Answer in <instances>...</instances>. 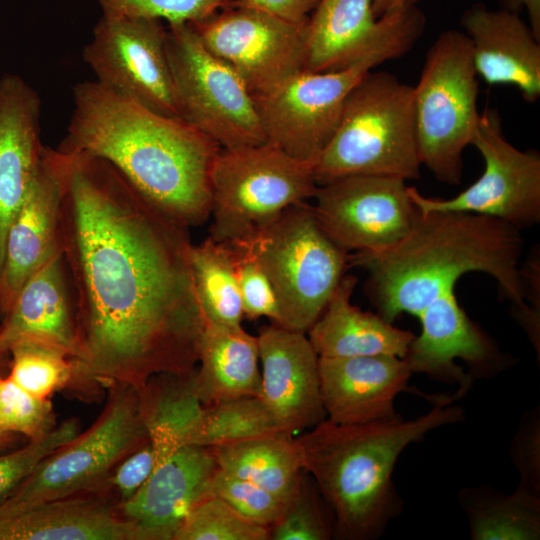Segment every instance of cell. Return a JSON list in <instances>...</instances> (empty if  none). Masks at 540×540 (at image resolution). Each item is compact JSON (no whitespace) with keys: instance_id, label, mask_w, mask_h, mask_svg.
Instances as JSON below:
<instances>
[{"instance_id":"obj_1","label":"cell","mask_w":540,"mask_h":540,"mask_svg":"<svg viewBox=\"0 0 540 540\" xmlns=\"http://www.w3.org/2000/svg\"><path fill=\"white\" fill-rule=\"evenodd\" d=\"M61 151V254L74 297L82 391L94 397L111 383L138 390L156 374H192L205 319L189 228L104 159Z\"/></svg>"},{"instance_id":"obj_2","label":"cell","mask_w":540,"mask_h":540,"mask_svg":"<svg viewBox=\"0 0 540 540\" xmlns=\"http://www.w3.org/2000/svg\"><path fill=\"white\" fill-rule=\"evenodd\" d=\"M67 133L57 147L110 163L149 203L181 225L211 213L210 174L221 147L179 117L154 112L94 81L72 89Z\"/></svg>"},{"instance_id":"obj_3","label":"cell","mask_w":540,"mask_h":540,"mask_svg":"<svg viewBox=\"0 0 540 540\" xmlns=\"http://www.w3.org/2000/svg\"><path fill=\"white\" fill-rule=\"evenodd\" d=\"M420 211V210H419ZM521 231L489 216L467 212H421L400 241L377 252L351 255L350 265L368 272L366 294L387 322L418 315L468 272L491 276L532 344L540 341V318L525 303Z\"/></svg>"},{"instance_id":"obj_4","label":"cell","mask_w":540,"mask_h":540,"mask_svg":"<svg viewBox=\"0 0 540 540\" xmlns=\"http://www.w3.org/2000/svg\"><path fill=\"white\" fill-rule=\"evenodd\" d=\"M460 396H439L426 414L363 424L323 420L298 436L309 472L334 518V535L346 540L379 537L401 510L393 470L403 450L438 427L464 418L452 404Z\"/></svg>"},{"instance_id":"obj_5","label":"cell","mask_w":540,"mask_h":540,"mask_svg":"<svg viewBox=\"0 0 540 540\" xmlns=\"http://www.w3.org/2000/svg\"><path fill=\"white\" fill-rule=\"evenodd\" d=\"M413 86L368 72L348 94L337 127L314 166L317 185L355 175L418 179Z\"/></svg>"},{"instance_id":"obj_6","label":"cell","mask_w":540,"mask_h":540,"mask_svg":"<svg viewBox=\"0 0 540 540\" xmlns=\"http://www.w3.org/2000/svg\"><path fill=\"white\" fill-rule=\"evenodd\" d=\"M210 237L250 242L289 207L313 198V167L267 142L220 149L210 174Z\"/></svg>"},{"instance_id":"obj_7","label":"cell","mask_w":540,"mask_h":540,"mask_svg":"<svg viewBox=\"0 0 540 540\" xmlns=\"http://www.w3.org/2000/svg\"><path fill=\"white\" fill-rule=\"evenodd\" d=\"M277 297L280 327L307 333L350 266L351 254L321 228L307 202L286 209L250 242Z\"/></svg>"},{"instance_id":"obj_8","label":"cell","mask_w":540,"mask_h":540,"mask_svg":"<svg viewBox=\"0 0 540 540\" xmlns=\"http://www.w3.org/2000/svg\"><path fill=\"white\" fill-rule=\"evenodd\" d=\"M477 76L469 38L451 29L433 42L413 86L421 165L446 184L461 182L463 153L478 127Z\"/></svg>"},{"instance_id":"obj_9","label":"cell","mask_w":540,"mask_h":540,"mask_svg":"<svg viewBox=\"0 0 540 540\" xmlns=\"http://www.w3.org/2000/svg\"><path fill=\"white\" fill-rule=\"evenodd\" d=\"M106 390L105 406L93 424L46 456L0 502L1 513L108 489V478L116 466L149 442L138 390L120 383H111Z\"/></svg>"},{"instance_id":"obj_10","label":"cell","mask_w":540,"mask_h":540,"mask_svg":"<svg viewBox=\"0 0 540 540\" xmlns=\"http://www.w3.org/2000/svg\"><path fill=\"white\" fill-rule=\"evenodd\" d=\"M166 26L180 118L222 149L265 143L253 95L241 77L203 45L190 23Z\"/></svg>"},{"instance_id":"obj_11","label":"cell","mask_w":540,"mask_h":540,"mask_svg":"<svg viewBox=\"0 0 540 540\" xmlns=\"http://www.w3.org/2000/svg\"><path fill=\"white\" fill-rule=\"evenodd\" d=\"M472 145L484 160L482 175L448 199L423 196L415 187L408 193L421 212H467L499 219L518 230L540 222V154L522 151L505 137L496 109L480 113Z\"/></svg>"},{"instance_id":"obj_12","label":"cell","mask_w":540,"mask_h":540,"mask_svg":"<svg viewBox=\"0 0 540 540\" xmlns=\"http://www.w3.org/2000/svg\"><path fill=\"white\" fill-rule=\"evenodd\" d=\"M307 21H289L236 0L190 24L203 45L226 62L255 96L305 70Z\"/></svg>"},{"instance_id":"obj_13","label":"cell","mask_w":540,"mask_h":540,"mask_svg":"<svg viewBox=\"0 0 540 540\" xmlns=\"http://www.w3.org/2000/svg\"><path fill=\"white\" fill-rule=\"evenodd\" d=\"M166 36L161 20L102 12L83 48V60L104 88L180 118Z\"/></svg>"},{"instance_id":"obj_14","label":"cell","mask_w":540,"mask_h":540,"mask_svg":"<svg viewBox=\"0 0 540 540\" xmlns=\"http://www.w3.org/2000/svg\"><path fill=\"white\" fill-rule=\"evenodd\" d=\"M425 27L418 6L377 18L372 0H319L307 21L304 71L340 70L363 61L378 66L410 52Z\"/></svg>"},{"instance_id":"obj_15","label":"cell","mask_w":540,"mask_h":540,"mask_svg":"<svg viewBox=\"0 0 540 540\" xmlns=\"http://www.w3.org/2000/svg\"><path fill=\"white\" fill-rule=\"evenodd\" d=\"M375 67L374 62L363 61L334 71H301L253 96L266 142L314 169L348 94Z\"/></svg>"},{"instance_id":"obj_16","label":"cell","mask_w":540,"mask_h":540,"mask_svg":"<svg viewBox=\"0 0 540 540\" xmlns=\"http://www.w3.org/2000/svg\"><path fill=\"white\" fill-rule=\"evenodd\" d=\"M313 198L319 225L348 253L392 246L412 230L420 215L406 181L396 177L340 178L319 185Z\"/></svg>"},{"instance_id":"obj_17","label":"cell","mask_w":540,"mask_h":540,"mask_svg":"<svg viewBox=\"0 0 540 540\" xmlns=\"http://www.w3.org/2000/svg\"><path fill=\"white\" fill-rule=\"evenodd\" d=\"M421 333L405 356L412 372L458 384L462 396L472 376H491L509 363L488 335L459 305L454 289L433 300L419 315Z\"/></svg>"},{"instance_id":"obj_18","label":"cell","mask_w":540,"mask_h":540,"mask_svg":"<svg viewBox=\"0 0 540 540\" xmlns=\"http://www.w3.org/2000/svg\"><path fill=\"white\" fill-rule=\"evenodd\" d=\"M64 153L45 147L38 173L6 235L0 272V319L23 284L61 254Z\"/></svg>"},{"instance_id":"obj_19","label":"cell","mask_w":540,"mask_h":540,"mask_svg":"<svg viewBox=\"0 0 540 540\" xmlns=\"http://www.w3.org/2000/svg\"><path fill=\"white\" fill-rule=\"evenodd\" d=\"M262 364L261 398L280 430L302 434L326 419L319 383V356L306 333L275 324L257 336Z\"/></svg>"},{"instance_id":"obj_20","label":"cell","mask_w":540,"mask_h":540,"mask_svg":"<svg viewBox=\"0 0 540 540\" xmlns=\"http://www.w3.org/2000/svg\"><path fill=\"white\" fill-rule=\"evenodd\" d=\"M217 469L209 447L183 446L158 464L119 510L147 540H173L190 510L210 494Z\"/></svg>"},{"instance_id":"obj_21","label":"cell","mask_w":540,"mask_h":540,"mask_svg":"<svg viewBox=\"0 0 540 540\" xmlns=\"http://www.w3.org/2000/svg\"><path fill=\"white\" fill-rule=\"evenodd\" d=\"M412 373L404 358L393 355L319 357L320 394L327 419L363 424L396 417L395 398L409 391Z\"/></svg>"},{"instance_id":"obj_22","label":"cell","mask_w":540,"mask_h":540,"mask_svg":"<svg viewBox=\"0 0 540 540\" xmlns=\"http://www.w3.org/2000/svg\"><path fill=\"white\" fill-rule=\"evenodd\" d=\"M41 98L21 76H0V272L8 228L40 168Z\"/></svg>"},{"instance_id":"obj_23","label":"cell","mask_w":540,"mask_h":540,"mask_svg":"<svg viewBox=\"0 0 540 540\" xmlns=\"http://www.w3.org/2000/svg\"><path fill=\"white\" fill-rule=\"evenodd\" d=\"M460 24L469 38L477 75L488 85L516 87L527 102L540 96V40L518 12L475 4Z\"/></svg>"},{"instance_id":"obj_24","label":"cell","mask_w":540,"mask_h":540,"mask_svg":"<svg viewBox=\"0 0 540 540\" xmlns=\"http://www.w3.org/2000/svg\"><path fill=\"white\" fill-rule=\"evenodd\" d=\"M109 489L0 512V540H147Z\"/></svg>"},{"instance_id":"obj_25","label":"cell","mask_w":540,"mask_h":540,"mask_svg":"<svg viewBox=\"0 0 540 540\" xmlns=\"http://www.w3.org/2000/svg\"><path fill=\"white\" fill-rule=\"evenodd\" d=\"M23 338L56 344L77 358L74 297L59 254L37 270L20 288L0 324V357Z\"/></svg>"},{"instance_id":"obj_26","label":"cell","mask_w":540,"mask_h":540,"mask_svg":"<svg viewBox=\"0 0 540 540\" xmlns=\"http://www.w3.org/2000/svg\"><path fill=\"white\" fill-rule=\"evenodd\" d=\"M357 277L345 274L325 310L307 331L319 357L393 355L405 358L415 334L395 327L378 313L351 303Z\"/></svg>"},{"instance_id":"obj_27","label":"cell","mask_w":540,"mask_h":540,"mask_svg":"<svg viewBox=\"0 0 540 540\" xmlns=\"http://www.w3.org/2000/svg\"><path fill=\"white\" fill-rule=\"evenodd\" d=\"M257 336L241 325L205 322L192 374L196 395L204 406L242 396L261 395Z\"/></svg>"},{"instance_id":"obj_28","label":"cell","mask_w":540,"mask_h":540,"mask_svg":"<svg viewBox=\"0 0 540 540\" xmlns=\"http://www.w3.org/2000/svg\"><path fill=\"white\" fill-rule=\"evenodd\" d=\"M192 374H156L138 389L140 416L155 467L181 447L194 444L204 405L195 393Z\"/></svg>"},{"instance_id":"obj_29","label":"cell","mask_w":540,"mask_h":540,"mask_svg":"<svg viewBox=\"0 0 540 540\" xmlns=\"http://www.w3.org/2000/svg\"><path fill=\"white\" fill-rule=\"evenodd\" d=\"M209 448L218 468L286 502L297 491L305 471L298 438L281 430Z\"/></svg>"},{"instance_id":"obj_30","label":"cell","mask_w":540,"mask_h":540,"mask_svg":"<svg viewBox=\"0 0 540 540\" xmlns=\"http://www.w3.org/2000/svg\"><path fill=\"white\" fill-rule=\"evenodd\" d=\"M460 498L473 540L539 539L540 495L518 486L511 495L463 489Z\"/></svg>"},{"instance_id":"obj_31","label":"cell","mask_w":540,"mask_h":540,"mask_svg":"<svg viewBox=\"0 0 540 540\" xmlns=\"http://www.w3.org/2000/svg\"><path fill=\"white\" fill-rule=\"evenodd\" d=\"M189 264L205 322L224 326L241 325L244 314L234 248L209 236L200 244H191Z\"/></svg>"},{"instance_id":"obj_32","label":"cell","mask_w":540,"mask_h":540,"mask_svg":"<svg viewBox=\"0 0 540 540\" xmlns=\"http://www.w3.org/2000/svg\"><path fill=\"white\" fill-rule=\"evenodd\" d=\"M8 376L31 395L50 399L58 391L73 393L77 360L64 348L51 342L23 338L9 349Z\"/></svg>"},{"instance_id":"obj_33","label":"cell","mask_w":540,"mask_h":540,"mask_svg":"<svg viewBox=\"0 0 540 540\" xmlns=\"http://www.w3.org/2000/svg\"><path fill=\"white\" fill-rule=\"evenodd\" d=\"M277 430L261 396H242L204 406L193 445L214 447Z\"/></svg>"},{"instance_id":"obj_34","label":"cell","mask_w":540,"mask_h":540,"mask_svg":"<svg viewBox=\"0 0 540 540\" xmlns=\"http://www.w3.org/2000/svg\"><path fill=\"white\" fill-rule=\"evenodd\" d=\"M269 529L258 525L209 494L188 513L173 540H267Z\"/></svg>"},{"instance_id":"obj_35","label":"cell","mask_w":540,"mask_h":540,"mask_svg":"<svg viewBox=\"0 0 540 540\" xmlns=\"http://www.w3.org/2000/svg\"><path fill=\"white\" fill-rule=\"evenodd\" d=\"M269 532L272 540H327L334 535L333 515L318 488L314 489L304 475Z\"/></svg>"},{"instance_id":"obj_36","label":"cell","mask_w":540,"mask_h":540,"mask_svg":"<svg viewBox=\"0 0 540 540\" xmlns=\"http://www.w3.org/2000/svg\"><path fill=\"white\" fill-rule=\"evenodd\" d=\"M50 399L37 398L8 375L0 377V431L37 440L56 427Z\"/></svg>"},{"instance_id":"obj_37","label":"cell","mask_w":540,"mask_h":540,"mask_svg":"<svg viewBox=\"0 0 540 540\" xmlns=\"http://www.w3.org/2000/svg\"><path fill=\"white\" fill-rule=\"evenodd\" d=\"M210 494L215 495L248 520L270 529L286 506L270 491L218 468L212 478Z\"/></svg>"},{"instance_id":"obj_38","label":"cell","mask_w":540,"mask_h":540,"mask_svg":"<svg viewBox=\"0 0 540 540\" xmlns=\"http://www.w3.org/2000/svg\"><path fill=\"white\" fill-rule=\"evenodd\" d=\"M80 432L76 418L57 425L46 436L28 441L22 447L0 454V502L6 499L50 453L75 438Z\"/></svg>"},{"instance_id":"obj_39","label":"cell","mask_w":540,"mask_h":540,"mask_svg":"<svg viewBox=\"0 0 540 540\" xmlns=\"http://www.w3.org/2000/svg\"><path fill=\"white\" fill-rule=\"evenodd\" d=\"M102 12L158 19L166 24L204 20L236 0H95Z\"/></svg>"},{"instance_id":"obj_40","label":"cell","mask_w":540,"mask_h":540,"mask_svg":"<svg viewBox=\"0 0 540 540\" xmlns=\"http://www.w3.org/2000/svg\"><path fill=\"white\" fill-rule=\"evenodd\" d=\"M231 246L236 253V273L244 316L251 320L267 317L277 325L279 306L267 275L246 247Z\"/></svg>"},{"instance_id":"obj_41","label":"cell","mask_w":540,"mask_h":540,"mask_svg":"<svg viewBox=\"0 0 540 540\" xmlns=\"http://www.w3.org/2000/svg\"><path fill=\"white\" fill-rule=\"evenodd\" d=\"M539 409L529 414L519 427L511 445V457L520 474V484L540 495V421Z\"/></svg>"},{"instance_id":"obj_42","label":"cell","mask_w":540,"mask_h":540,"mask_svg":"<svg viewBox=\"0 0 540 540\" xmlns=\"http://www.w3.org/2000/svg\"><path fill=\"white\" fill-rule=\"evenodd\" d=\"M155 465L154 451L148 442L116 466L108 478L107 486L115 490L118 504L129 500L138 492L153 472Z\"/></svg>"},{"instance_id":"obj_43","label":"cell","mask_w":540,"mask_h":540,"mask_svg":"<svg viewBox=\"0 0 540 540\" xmlns=\"http://www.w3.org/2000/svg\"><path fill=\"white\" fill-rule=\"evenodd\" d=\"M293 22H305L319 0H239Z\"/></svg>"},{"instance_id":"obj_44","label":"cell","mask_w":540,"mask_h":540,"mask_svg":"<svg viewBox=\"0 0 540 540\" xmlns=\"http://www.w3.org/2000/svg\"><path fill=\"white\" fill-rule=\"evenodd\" d=\"M503 8L520 13L525 11L528 25L540 40V0H501Z\"/></svg>"},{"instance_id":"obj_45","label":"cell","mask_w":540,"mask_h":540,"mask_svg":"<svg viewBox=\"0 0 540 540\" xmlns=\"http://www.w3.org/2000/svg\"><path fill=\"white\" fill-rule=\"evenodd\" d=\"M423 0H372L375 16L378 18L391 11L417 6Z\"/></svg>"},{"instance_id":"obj_46","label":"cell","mask_w":540,"mask_h":540,"mask_svg":"<svg viewBox=\"0 0 540 540\" xmlns=\"http://www.w3.org/2000/svg\"><path fill=\"white\" fill-rule=\"evenodd\" d=\"M20 435L0 431V453L17 444Z\"/></svg>"},{"instance_id":"obj_47","label":"cell","mask_w":540,"mask_h":540,"mask_svg":"<svg viewBox=\"0 0 540 540\" xmlns=\"http://www.w3.org/2000/svg\"><path fill=\"white\" fill-rule=\"evenodd\" d=\"M9 363L8 361L0 360V377L8 375Z\"/></svg>"},{"instance_id":"obj_48","label":"cell","mask_w":540,"mask_h":540,"mask_svg":"<svg viewBox=\"0 0 540 540\" xmlns=\"http://www.w3.org/2000/svg\"><path fill=\"white\" fill-rule=\"evenodd\" d=\"M0 360H4V361L6 360V361H8L7 359H4V358H2V357H0Z\"/></svg>"}]
</instances>
